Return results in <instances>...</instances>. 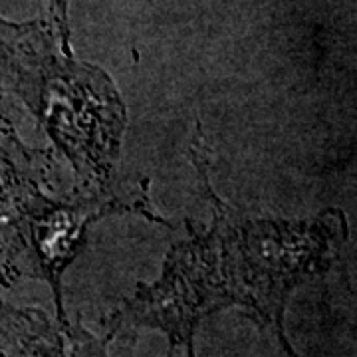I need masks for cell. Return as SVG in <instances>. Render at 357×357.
I'll use <instances>...</instances> for the list:
<instances>
[{"label": "cell", "mask_w": 357, "mask_h": 357, "mask_svg": "<svg viewBox=\"0 0 357 357\" xmlns=\"http://www.w3.org/2000/svg\"><path fill=\"white\" fill-rule=\"evenodd\" d=\"M115 208H126L121 201H91L76 206H48L40 217L34 218L32 232L36 255L40 258L42 274L52 286L54 302L58 310V319L70 335V324L66 318L64 302H62V274L66 266L77 255L86 227L93 218L105 213H114Z\"/></svg>", "instance_id": "2"}, {"label": "cell", "mask_w": 357, "mask_h": 357, "mask_svg": "<svg viewBox=\"0 0 357 357\" xmlns=\"http://www.w3.org/2000/svg\"><path fill=\"white\" fill-rule=\"evenodd\" d=\"M213 206V227L175 244L169 256L185 272L206 316L243 306L278 335L288 357H298L286 337L284 310L294 288L326 270L345 236V217L330 211L312 220H252L230 208L211 189L192 151Z\"/></svg>", "instance_id": "1"}, {"label": "cell", "mask_w": 357, "mask_h": 357, "mask_svg": "<svg viewBox=\"0 0 357 357\" xmlns=\"http://www.w3.org/2000/svg\"><path fill=\"white\" fill-rule=\"evenodd\" d=\"M48 2V10L54 26L58 28V34L62 40V48L70 56V30H68V4L70 0H46Z\"/></svg>", "instance_id": "3"}]
</instances>
